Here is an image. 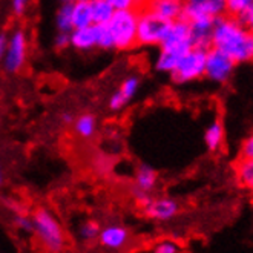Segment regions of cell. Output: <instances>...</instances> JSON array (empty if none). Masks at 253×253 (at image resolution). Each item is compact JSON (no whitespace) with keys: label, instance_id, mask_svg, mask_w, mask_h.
<instances>
[{"label":"cell","instance_id":"6da1fadb","mask_svg":"<svg viewBox=\"0 0 253 253\" xmlns=\"http://www.w3.org/2000/svg\"><path fill=\"white\" fill-rule=\"evenodd\" d=\"M211 48L224 52L236 65L253 62V33L238 17L226 14L215 20Z\"/></svg>","mask_w":253,"mask_h":253},{"label":"cell","instance_id":"7a4b0ae2","mask_svg":"<svg viewBox=\"0 0 253 253\" xmlns=\"http://www.w3.org/2000/svg\"><path fill=\"white\" fill-rule=\"evenodd\" d=\"M31 233L37 244L46 252H63L68 246V233L57 215L48 207H39L31 215Z\"/></svg>","mask_w":253,"mask_h":253},{"label":"cell","instance_id":"3957f363","mask_svg":"<svg viewBox=\"0 0 253 253\" xmlns=\"http://www.w3.org/2000/svg\"><path fill=\"white\" fill-rule=\"evenodd\" d=\"M140 11H115L106 23L112 37V49L129 52L138 46L137 25Z\"/></svg>","mask_w":253,"mask_h":253},{"label":"cell","instance_id":"277c9868","mask_svg":"<svg viewBox=\"0 0 253 253\" xmlns=\"http://www.w3.org/2000/svg\"><path fill=\"white\" fill-rule=\"evenodd\" d=\"M206 55L207 49L198 46H193L187 52H184L173 71L169 74L172 82L178 86H183L203 79L206 69Z\"/></svg>","mask_w":253,"mask_h":253},{"label":"cell","instance_id":"5b68a950","mask_svg":"<svg viewBox=\"0 0 253 253\" xmlns=\"http://www.w3.org/2000/svg\"><path fill=\"white\" fill-rule=\"evenodd\" d=\"M29 36L26 29L23 28H14L8 34V48L2 58V66L8 74H19L28 63L29 57Z\"/></svg>","mask_w":253,"mask_h":253},{"label":"cell","instance_id":"8992f818","mask_svg":"<svg viewBox=\"0 0 253 253\" xmlns=\"http://www.w3.org/2000/svg\"><path fill=\"white\" fill-rule=\"evenodd\" d=\"M170 22L157 17L154 12L141 9L138 12L137 43L141 48H158L168 33Z\"/></svg>","mask_w":253,"mask_h":253},{"label":"cell","instance_id":"52a82bcc","mask_svg":"<svg viewBox=\"0 0 253 253\" xmlns=\"http://www.w3.org/2000/svg\"><path fill=\"white\" fill-rule=\"evenodd\" d=\"M235 68L236 63L224 52H221L215 48L207 49L206 69H204V77L207 80L218 84H226L233 77Z\"/></svg>","mask_w":253,"mask_h":253},{"label":"cell","instance_id":"ba28073f","mask_svg":"<svg viewBox=\"0 0 253 253\" xmlns=\"http://www.w3.org/2000/svg\"><path fill=\"white\" fill-rule=\"evenodd\" d=\"M158 48L168 49L180 57L184 52H187L190 48H193V40H192V34H190L189 22L184 17L170 22L166 37Z\"/></svg>","mask_w":253,"mask_h":253},{"label":"cell","instance_id":"9c48e42d","mask_svg":"<svg viewBox=\"0 0 253 253\" xmlns=\"http://www.w3.org/2000/svg\"><path fill=\"white\" fill-rule=\"evenodd\" d=\"M141 209L149 219L158 221V222H166V221L173 219L178 213H180L181 207H180V203H178L175 198L151 195L141 204Z\"/></svg>","mask_w":253,"mask_h":253},{"label":"cell","instance_id":"30bf717a","mask_svg":"<svg viewBox=\"0 0 253 253\" xmlns=\"http://www.w3.org/2000/svg\"><path fill=\"white\" fill-rule=\"evenodd\" d=\"M226 0H183V17L186 20L226 16Z\"/></svg>","mask_w":253,"mask_h":253},{"label":"cell","instance_id":"8fae6325","mask_svg":"<svg viewBox=\"0 0 253 253\" xmlns=\"http://www.w3.org/2000/svg\"><path fill=\"white\" fill-rule=\"evenodd\" d=\"M97 244L108 252H122L130 244V232L123 224H106L100 227Z\"/></svg>","mask_w":253,"mask_h":253},{"label":"cell","instance_id":"7c38bea8","mask_svg":"<svg viewBox=\"0 0 253 253\" xmlns=\"http://www.w3.org/2000/svg\"><path fill=\"white\" fill-rule=\"evenodd\" d=\"M158 184V172L149 165H140L133 172V197L141 206Z\"/></svg>","mask_w":253,"mask_h":253},{"label":"cell","instance_id":"4fadbf2b","mask_svg":"<svg viewBox=\"0 0 253 253\" xmlns=\"http://www.w3.org/2000/svg\"><path fill=\"white\" fill-rule=\"evenodd\" d=\"M141 87V80L138 76H127L118 86L115 91L112 92V95L108 100V108L112 112H120L123 111L129 103L135 98L140 92Z\"/></svg>","mask_w":253,"mask_h":253},{"label":"cell","instance_id":"5bb4252c","mask_svg":"<svg viewBox=\"0 0 253 253\" xmlns=\"http://www.w3.org/2000/svg\"><path fill=\"white\" fill-rule=\"evenodd\" d=\"M71 48L77 52H91L98 49V25L74 28L71 31Z\"/></svg>","mask_w":253,"mask_h":253},{"label":"cell","instance_id":"9a60e30c","mask_svg":"<svg viewBox=\"0 0 253 253\" xmlns=\"http://www.w3.org/2000/svg\"><path fill=\"white\" fill-rule=\"evenodd\" d=\"M143 9L166 22H173L183 17V0H146Z\"/></svg>","mask_w":253,"mask_h":253},{"label":"cell","instance_id":"2e32d148","mask_svg":"<svg viewBox=\"0 0 253 253\" xmlns=\"http://www.w3.org/2000/svg\"><path fill=\"white\" fill-rule=\"evenodd\" d=\"M215 20L216 19H209V17L187 20L189 26H190V34H192V40H193V46L204 48V49L211 48Z\"/></svg>","mask_w":253,"mask_h":253},{"label":"cell","instance_id":"e0dca14e","mask_svg":"<svg viewBox=\"0 0 253 253\" xmlns=\"http://www.w3.org/2000/svg\"><path fill=\"white\" fill-rule=\"evenodd\" d=\"M204 144L207 147V151L212 154H218L226 143V129L224 125L219 120L212 122L204 130Z\"/></svg>","mask_w":253,"mask_h":253},{"label":"cell","instance_id":"ac0fdd59","mask_svg":"<svg viewBox=\"0 0 253 253\" xmlns=\"http://www.w3.org/2000/svg\"><path fill=\"white\" fill-rule=\"evenodd\" d=\"M72 129L74 133L82 138V140H91L95 137L97 129H98V120L97 117L91 112L80 114L79 117L74 118L72 122Z\"/></svg>","mask_w":253,"mask_h":253},{"label":"cell","instance_id":"d6986e66","mask_svg":"<svg viewBox=\"0 0 253 253\" xmlns=\"http://www.w3.org/2000/svg\"><path fill=\"white\" fill-rule=\"evenodd\" d=\"M233 172L236 184L253 195V160L240 158L235 163Z\"/></svg>","mask_w":253,"mask_h":253},{"label":"cell","instance_id":"ffe728a7","mask_svg":"<svg viewBox=\"0 0 253 253\" xmlns=\"http://www.w3.org/2000/svg\"><path fill=\"white\" fill-rule=\"evenodd\" d=\"M71 11H72L74 28H83V26L94 25L89 0H74L71 3Z\"/></svg>","mask_w":253,"mask_h":253},{"label":"cell","instance_id":"44dd1931","mask_svg":"<svg viewBox=\"0 0 253 253\" xmlns=\"http://www.w3.org/2000/svg\"><path fill=\"white\" fill-rule=\"evenodd\" d=\"M89 5H91L94 25H106L115 12L109 0H89Z\"/></svg>","mask_w":253,"mask_h":253},{"label":"cell","instance_id":"7402d4cb","mask_svg":"<svg viewBox=\"0 0 253 253\" xmlns=\"http://www.w3.org/2000/svg\"><path fill=\"white\" fill-rule=\"evenodd\" d=\"M178 60H180V55H176L168 49L158 48V52L154 58V69L160 74H170L176 66Z\"/></svg>","mask_w":253,"mask_h":253},{"label":"cell","instance_id":"603a6c76","mask_svg":"<svg viewBox=\"0 0 253 253\" xmlns=\"http://www.w3.org/2000/svg\"><path fill=\"white\" fill-rule=\"evenodd\" d=\"M98 232H100L98 222L92 221V219H86L77 229V240L82 244H94V243H97Z\"/></svg>","mask_w":253,"mask_h":253},{"label":"cell","instance_id":"cb8c5ba5","mask_svg":"<svg viewBox=\"0 0 253 253\" xmlns=\"http://www.w3.org/2000/svg\"><path fill=\"white\" fill-rule=\"evenodd\" d=\"M55 28L57 31L63 33H71L74 29L72 25V11H71V3H60L57 12H55Z\"/></svg>","mask_w":253,"mask_h":253},{"label":"cell","instance_id":"d4e9b609","mask_svg":"<svg viewBox=\"0 0 253 253\" xmlns=\"http://www.w3.org/2000/svg\"><path fill=\"white\" fill-rule=\"evenodd\" d=\"M151 250L155 253H178L183 250V247L181 243L176 241L175 238H161L152 244Z\"/></svg>","mask_w":253,"mask_h":253},{"label":"cell","instance_id":"484cf974","mask_svg":"<svg viewBox=\"0 0 253 253\" xmlns=\"http://www.w3.org/2000/svg\"><path fill=\"white\" fill-rule=\"evenodd\" d=\"M252 6H253V0H226L227 16L232 17H241Z\"/></svg>","mask_w":253,"mask_h":253},{"label":"cell","instance_id":"4316f807","mask_svg":"<svg viewBox=\"0 0 253 253\" xmlns=\"http://www.w3.org/2000/svg\"><path fill=\"white\" fill-rule=\"evenodd\" d=\"M33 8V0H9L11 14L17 19H23Z\"/></svg>","mask_w":253,"mask_h":253},{"label":"cell","instance_id":"83f0119b","mask_svg":"<svg viewBox=\"0 0 253 253\" xmlns=\"http://www.w3.org/2000/svg\"><path fill=\"white\" fill-rule=\"evenodd\" d=\"M146 0H109L115 11H141Z\"/></svg>","mask_w":253,"mask_h":253},{"label":"cell","instance_id":"f1b7e54d","mask_svg":"<svg viewBox=\"0 0 253 253\" xmlns=\"http://www.w3.org/2000/svg\"><path fill=\"white\" fill-rule=\"evenodd\" d=\"M92 166H94L95 173H98V175H108L111 172V169H112V163H111V158L108 155L98 154L92 160Z\"/></svg>","mask_w":253,"mask_h":253},{"label":"cell","instance_id":"f546056e","mask_svg":"<svg viewBox=\"0 0 253 253\" xmlns=\"http://www.w3.org/2000/svg\"><path fill=\"white\" fill-rule=\"evenodd\" d=\"M98 49L112 51V37L106 25H98Z\"/></svg>","mask_w":253,"mask_h":253},{"label":"cell","instance_id":"4dcf8cb0","mask_svg":"<svg viewBox=\"0 0 253 253\" xmlns=\"http://www.w3.org/2000/svg\"><path fill=\"white\" fill-rule=\"evenodd\" d=\"M12 221H14V226H16L19 230H22V232H29V233H31V227H33L31 215H28L25 211H23V212L14 213Z\"/></svg>","mask_w":253,"mask_h":253},{"label":"cell","instance_id":"1f68e13d","mask_svg":"<svg viewBox=\"0 0 253 253\" xmlns=\"http://www.w3.org/2000/svg\"><path fill=\"white\" fill-rule=\"evenodd\" d=\"M54 48L57 51H66L71 48V33L57 31L54 37Z\"/></svg>","mask_w":253,"mask_h":253},{"label":"cell","instance_id":"d6a6232c","mask_svg":"<svg viewBox=\"0 0 253 253\" xmlns=\"http://www.w3.org/2000/svg\"><path fill=\"white\" fill-rule=\"evenodd\" d=\"M240 158L253 160V133L249 135L246 140H243L240 146Z\"/></svg>","mask_w":253,"mask_h":253},{"label":"cell","instance_id":"836d02e7","mask_svg":"<svg viewBox=\"0 0 253 253\" xmlns=\"http://www.w3.org/2000/svg\"><path fill=\"white\" fill-rule=\"evenodd\" d=\"M238 19H240V20L250 29V31L253 33V6L249 8V9L243 14V16H241V17H238Z\"/></svg>","mask_w":253,"mask_h":253},{"label":"cell","instance_id":"e575fe53","mask_svg":"<svg viewBox=\"0 0 253 253\" xmlns=\"http://www.w3.org/2000/svg\"><path fill=\"white\" fill-rule=\"evenodd\" d=\"M6 48H8V34L0 33V62H2V58L6 52Z\"/></svg>","mask_w":253,"mask_h":253},{"label":"cell","instance_id":"d590c367","mask_svg":"<svg viewBox=\"0 0 253 253\" xmlns=\"http://www.w3.org/2000/svg\"><path fill=\"white\" fill-rule=\"evenodd\" d=\"M5 186V169H3V163L0 160V190Z\"/></svg>","mask_w":253,"mask_h":253},{"label":"cell","instance_id":"8d00e7d4","mask_svg":"<svg viewBox=\"0 0 253 253\" xmlns=\"http://www.w3.org/2000/svg\"><path fill=\"white\" fill-rule=\"evenodd\" d=\"M62 122H63L65 125H72V122H74V117H72L71 114L65 112V114L62 115Z\"/></svg>","mask_w":253,"mask_h":253},{"label":"cell","instance_id":"74e56055","mask_svg":"<svg viewBox=\"0 0 253 253\" xmlns=\"http://www.w3.org/2000/svg\"><path fill=\"white\" fill-rule=\"evenodd\" d=\"M58 2H60V3H72L74 0H58Z\"/></svg>","mask_w":253,"mask_h":253}]
</instances>
